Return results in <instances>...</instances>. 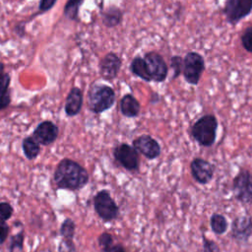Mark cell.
<instances>
[{"instance_id":"6da1fadb","label":"cell","mask_w":252,"mask_h":252,"mask_svg":"<svg viewBox=\"0 0 252 252\" xmlns=\"http://www.w3.org/2000/svg\"><path fill=\"white\" fill-rule=\"evenodd\" d=\"M53 180L59 189L76 191L88 184L90 175L87 169L77 161L70 158H63L54 170Z\"/></svg>"},{"instance_id":"7a4b0ae2","label":"cell","mask_w":252,"mask_h":252,"mask_svg":"<svg viewBox=\"0 0 252 252\" xmlns=\"http://www.w3.org/2000/svg\"><path fill=\"white\" fill-rule=\"evenodd\" d=\"M218 119L213 114H205L195 121L191 127L193 139L203 147H211L217 139Z\"/></svg>"},{"instance_id":"3957f363","label":"cell","mask_w":252,"mask_h":252,"mask_svg":"<svg viewBox=\"0 0 252 252\" xmlns=\"http://www.w3.org/2000/svg\"><path fill=\"white\" fill-rule=\"evenodd\" d=\"M115 101L114 90L104 84H93L88 93V105L94 113H101L109 109Z\"/></svg>"},{"instance_id":"277c9868","label":"cell","mask_w":252,"mask_h":252,"mask_svg":"<svg viewBox=\"0 0 252 252\" xmlns=\"http://www.w3.org/2000/svg\"><path fill=\"white\" fill-rule=\"evenodd\" d=\"M94 209L96 215L104 221L110 222L119 216V207L106 189L98 191L93 199Z\"/></svg>"},{"instance_id":"5b68a950","label":"cell","mask_w":252,"mask_h":252,"mask_svg":"<svg viewBox=\"0 0 252 252\" xmlns=\"http://www.w3.org/2000/svg\"><path fill=\"white\" fill-rule=\"evenodd\" d=\"M233 197L242 205H252V173L241 168L232 179Z\"/></svg>"},{"instance_id":"8992f818","label":"cell","mask_w":252,"mask_h":252,"mask_svg":"<svg viewBox=\"0 0 252 252\" xmlns=\"http://www.w3.org/2000/svg\"><path fill=\"white\" fill-rule=\"evenodd\" d=\"M205 70L204 57L195 51H189L183 58L182 74L185 81L190 85H198Z\"/></svg>"},{"instance_id":"52a82bcc","label":"cell","mask_w":252,"mask_h":252,"mask_svg":"<svg viewBox=\"0 0 252 252\" xmlns=\"http://www.w3.org/2000/svg\"><path fill=\"white\" fill-rule=\"evenodd\" d=\"M114 159L128 171H139L140 158L138 152L133 146L127 143H121L113 149Z\"/></svg>"},{"instance_id":"ba28073f","label":"cell","mask_w":252,"mask_h":252,"mask_svg":"<svg viewBox=\"0 0 252 252\" xmlns=\"http://www.w3.org/2000/svg\"><path fill=\"white\" fill-rule=\"evenodd\" d=\"M144 60L152 81L162 83L168 75V67L163 57L157 51H149L144 54Z\"/></svg>"},{"instance_id":"9c48e42d","label":"cell","mask_w":252,"mask_h":252,"mask_svg":"<svg viewBox=\"0 0 252 252\" xmlns=\"http://www.w3.org/2000/svg\"><path fill=\"white\" fill-rule=\"evenodd\" d=\"M222 12L228 24L236 25L252 12V0H225Z\"/></svg>"},{"instance_id":"30bf717a","label":"cell","mask_w":252,"mask_h":252,"mask_svg":"<svg viewBox=\"0 0 252 252\" xmlns=\"http://www.w3.org/2000/svg\"><path fill=\"white\" fill-rule=\"evenodd\" d=\"M216 166L209 160L202 158H195L190 162V171L194 180L201 184L206 185L211 182L214 177Z\"/></svg>"},{"instance_id":"8fae6325","label":"cell","mask_w":252,"mask_h":252,"mask_svg":"<svg viewBox=\"0 0 252 252\" xmlns=\"http://www.w3.org/2000/svg\"><path fill=\"white\" fill-rule=\"evenodd\" d=\"M252 235V217L249 215L237 216L231 223L230 237L237 243H247Z\"/></svg>"},{"instance_id":"7c38bea8","label":"cell","mask_w":252,"mask_h":252,"mask_svg":"<svg viewBox=\"0 0 252 252\" xmlns=\"http://www.w3.org/2000/svg\"><path fill=\"white\" fill-rule=\"evenodd\" d=\"M132 146L148 159H155L161 154V148L158 142L148 134H143L135 138L132 142Z\"/></svg>"},{"instance_id":"4fadbf2b","label":"cell","mask_w":252,"mask_h":252,"mask_svg":"<svg viewBox=\"0 0 252 252\" xmlns=\"http://www.w3.org/2000/svg\"><path fill=\"white\" fill-rule=\"evenodd\" d=\"M122 66L121 58L114 52L106 53L99 62L100 76L107 81L115 79Z\"/></svg>"},{"instance_id":"5bb4252c","label":"cell","mask_w":252,"mask_h":252,"mask_svg":"<svg viewBox=\"0 0 252 252\" xmlns=\"http://www.w3.org/2000/svg\"><path fill=\"white\" fill-rule=\"evenodd\" d=\"M58 136V127L51 121H43L33 131V139L41 145L52 144Z\"/></svg>"},{"instance_id":"9a60e30c","label":"cell","mask_w":252,"mask_h":252,"mask_svg":"<svg viewBox=\"0 0 252 252\" xmlns=\"http://www.w3.org/2000/svg\"><path fill=\"white\" fill-rule=\"evenodd\" d=\"M83 105V93L79 88H72L69 92L66 102H65V112L68 116L77 115Z\"/></svg>"},{"instance_id":"2e32d148","label":"cell","mask_w":252,"mask_h":252,"mask_svg":"<svg viewBox=\"0 0 252 252\" xmlns=\"http://www.w3.org/2000/svg\"><path fill=\"white\" fill-rule=\"evenodd\" d=\"M119 108L122 115L129 118H134L139 115L141 105L133 94H126L121 97L119 101Z\"/></svg>"},{"instance_id":"e0dca14e","label":"cell","mask_w":252,"mask_h":252,"mask_svg":"<svg viewBox=\"0 0 252 252\" xmlns=\"http://www.w3.org/2000/svg\"><path fill=\"white\" fill-rule=\"evenodd\" d=\"M102 23L107 28L118 26L123 19V12L116 6H110L101 12Z\"/></svg>"},{"instance_id":"ac0fdd59","label":"cell","mask_w":252,"mask_h":252,"mask_svg":"<svg viewBox=\"0 0 252 252\" xmlns=\"http://www.w3.org/2000/svg\"><path fill=\"white\" fill-rule=\"evenodd\" d=\"M98 246L101 252H126L125 247L121 243H114L113 237L109 232H102L97 237Z\"/></svg>"},{"instance_id":"d6986e66","label":"cell","mask_w":252,"mask_h":252,"mask_svg":"<svg viewBox=\"0 0 252 252\" xmlns=\"http://www.w3.org/2000/svg\"><path fill=\"white\" fill-rule=\"evenodd\" d=\"M130 70L135 76L139 77L140 79L146 82H152V79L148 73L147 66L143 57L139 55L135 56L130 63Z\"/></svg>"},{"instance_id":"ffe728a7","label":"cell","mask_w":252,"mask_h":252,"mask_svg":"<svg viewBox=\"0 0 252 252\" xmlns=\"http://www.w3.org/2000/svg\"><path fill=\"white\" fill-rule=\"evenodd\" d=\"M210 226L215 234L221 235L227 230L228 221L223 215L215 213L210 218Z\"/></svg>"},{"instance_id":"44dd1931","label":"cell","mask_w":252,"mask_h":252,"mask_svg":"<svg viewBox=\"0 0 252 252\" xmlns=\"http://www.w3.org/2000/svg\"><path fill=\"white\" fill-rule=\"evenodd\" d=\"M22 146L24 154L28 159H34L40 152L39 144L33 139V137L25 138Z\"/></svg>"},{"instance_id":"7402d4cb","label":"cell","mask_w":252,"mask_h":252,"mask_svg":"<svg viewBox=\"0 0 252 252\" xmlns=\"http://www.w3.org/2000/svg\"><path fill=\"white\" fill-rule=\"evenodd\" d=\"M10 85V76L8 74H4L0 79V109L7 107L10 104L11 97L8 92Z\"/></svg>"},{"instance_id":"603a6c76","label":"cell","mask_w":252,"mask_h":252,"mask_svg":"<svg viewBox=\"0 0 252 252\" xmlns=\"http://www.w3.org/2000/svg\"><path fill=\"white\" fill-rule=\"evenodd\" d=\"M84 0H68L64 7V14L70 20H77L79 8Z\"/></svg>"},{"instance_id":"cb8c5ba5","label":"cell","mask_w":252,"mask_h":252,"mask_svg":"<svg viewBox=\"0 0 252 252\" xmlns=\"http://www.w3.org/2000/svg\"><path fill=\"white\" fill-rule=\"evenodd\" d=\"M75 230H76V224L74 220L69 218L65 219V220L62 222L60 227V233L63 236V238L73 239L75 235Z\"/></svg>"},{"instance_id":"d4e9b609","label":"cell","mask_w":252,"mask_h":252,"mask_svg":"<svg viewBox=\"0 0 252 252\" xmlns=\"http://www.w3.org/2000/svg\"><path fill=\"white\" fill-rule=\"evenodd\" d=\"M24 239H25L24 230H21L17 234L13 235L11 237V241L9 245V252H15L16 250H19L20 252H22L24 247Z\"/></svg>"},{"instance_id":"484cf974","label":"cell","mask_w":252,"mask_h":252,"mask_svg":"<svg viewBox=\"0 0 252 252\" xmlns=\"http://www.w3.org/2000/svg\"><path fill=\"white\" fill-rule=\"evenodd\" d=\"M170 68L173 71L172 74V79H176L179 77V75L182 73V68H183V58L179 55H174L170 58V63H169Z\"/></svg>"},{"instance_id":"4316f807","label":"cell","mask_w":252,"mask_h":252,"mask_svg":"<svg viewBox=\"0 0 252 252\" xmlns=\"http://www.w3.org/2000/svg\"><path fill=\"white\" fill-rule=\"evenodd\" d=\"M197 252H220L218 243L210 238H207L204 233H202V249Z\"/></svg>"},{"instance_id":"83f0119b","label":"cell","mask_w":252,"mask_h":252,"mask_svg":"<svg viewBox=\"0 0 252 252\" xmlns=\"http://www.w3.org/2000/svg\"><path fill=\"white\" fill-rule=\"evenodd\" d=\"M240 39L244 49L247 52L252 53V26H249L244 30L240 36Z\"/></svg>"},{"instance_id":"f1b7e54d","label":"cell","mask_w":252,"mask_h":252,"mask_svg":"<svg viewBox=\"0 0 252 252\" xmlns=\"http://www.w3.org/2000/svg\"><path fill=\"white\" fill-rule=\"evenodd\" d=\"M14 209L9 202H0V221L8 220L13 215Z\"/></svg>"},{"instance_id":"f546056e","label":"cell","mask_w":252,"mask_h":252,"mask_svg":"<svg viewBox=\"0 0 252 252\" xmlns=\"http://www.w3.org/2000/svg\"><path fill=\"white\" fill-rule=\"evenodd\" d=\"M58 252H77L73 239L63 238L58 246Z\"/></svg>"},{"instance_id":"4dcf8cb0","label":"cell","mask_w":252,"mask_h":252,"mask_svg":"<svg viewBox=\"0 0 252 252\" xmlns=\"http://www.w3.org/2000/svg\"><path fill=\"white\" fill-rule=\"evenodd\" d=\"M9 234V226L5 221H0V245L3 244Z\"/></svg>"},{"instance_id":"1f68e13d","label":"cell","mask_w":252,"mask_h":252,"mask_svg":"<svg viewBox=\"0 0 252 252\" xmlns=\"http://www.w3.org/2000/svg\"><path fill=\"white\" fill-rule=\"evenodd\" d=\"M56 1L57 0H40V2H39V10L41 12L49 10L50 8L53 7V5L55 4Z\"/></svg>"},{"instance_id":"d6a6232c","label":"cell","mask_w":252,"mask_h":252,"mask_svg":"<svg viewBox=\"0 0 252 252\" xmlns=\"http://www.w3.org/2000/svg\"><path fill=\"white\" fill-rule=\"evenodd\" d=\"M4 64L3 63H0V79L3 77L4 75Z\"/></svg>"}]
</instances>
